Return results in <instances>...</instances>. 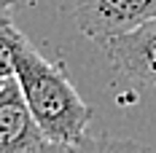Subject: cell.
<instances>
[{"label":"cell","instance_id":"obj_1","mask_svg":"<svg viewBox=\"0 0 156 153\" xmlns=\"http://www.w3.org/2000/svg\"><path fill=\"white\" fill-rule=\"evenodd\" d=\"M14 78L19 81L24 102L48 142L76 145L86 137L92 107L76 92L62 67L46 59L27 38L16 51Z\"/></svg>","mask_w":156,"mask_h":153},{"label":"cell","instance_id":"obj_2","mask_svg":"<svg viewBox=\"0 0 156 153\" xmlns=\"http://www.w3.org/2000/svg\"><path fill=\"white\" fill-rule=\"evenodd\" d=\"M73 19L86 38L105 43L156 19V0H73Z\"/></svg>","mask_w":156,"mask_h":153},{"label":"cell","instance_id":"obj_3","mask_svg":"<svg viewBox=\"0 0 156 153\" xmlns=\"http://www.w3.org/2000/svg\"><path fill=\"white\" fill-rule=\"evenodd\" d=\"M100 46L105 48L119 83H126L132 89L156 86V19Z\"/></svg>","mask_w":156,"mask_h":153},{"label":"cell","instance_id":"obj_4","mask_svg":"<svg viewBox=\"0 0 156 153\" xmlns=\"http://www.w3.org/2000/svg\"><path fill=\"white\" fill-rule=\"evenodd\" d=\"M16 78L0 83V153H35L46 145Z\"/></svg>","mask_w":156,"mask_h":153},{"label":"cell","instance_id":"obj_5","mask_svg":"<svg viewBox=\"0 0 156 153\" xmlns=\"http://www.w3.org/2000/svg\"><path fill=\"white\" fill-rule=\"evenodd\" d=\"M22 40H24V35L16 30V24L11 22L8 8H0V81L14 78L16 51H19Z\"/></svg>","mask_w":156,"mask_h":153},{"label":"cell","instance_id":"obj_6","mask_svg":"<svg viewBox=\"0 0 156 153\" xmlns=\"http://www.w3.org/2000/svg\"><path fill=\"white\" fill-rule=\"evenodd\" d=\"M35 153H73V145H59V142H46L41 151Z\"/></svg>","mask_w":156,"mask_h":153},{"label":"cell","instance_id":"obj_7","mask_svg":"<svg viewBox=\"0 0 156 153\" xmlns=\"http://www.w3.org/2000/svg\"><path fill=\"white\" fill-rule=\"evenodd\" d=\"M14 3H24V0H0V5H3V8H8V5H14Z\"/></svg>","mask_w":156,"mask_h":153},{"label":"cell","instance_id":"obj_8","mask_svg":"<svg viewBox=\"0 0 156 153\" xmlns=\"http://www.w3.org/2000/svg\"><path fill=\"white\" fill-rule=\"evenodd\" d=\"M151 153H156V151H154V148H151Z\"/></svg>","mask_w":156,"mask_h":153},{"label":"cell","instance_id":"obj_9","mask_svg":"<svg viewBox=\"0 0 156 153\" xmlns=\"http://www.w3.org/2000/svg\"><path fill=\"white\" fill-rule=\"evenodd\" d=\"M0 83H3V81H0Z\"/></svg>","mask_w":156,"mask_h":153}]
</instances>
